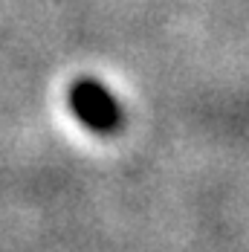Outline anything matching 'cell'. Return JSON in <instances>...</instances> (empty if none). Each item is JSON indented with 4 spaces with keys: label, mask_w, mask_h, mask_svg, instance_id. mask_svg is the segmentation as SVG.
Listing matches in <instances>:
<instances>
[{
    "label": "cell",
    "mask_w": 249,
    "mask_h": 252,
    "mask_svg": "<svg viewBox=\"0 0 249 252\" xmlns=\"http://www.w3.org/2000/svg\"><path fill=\"white\" fill-rule=\"evenodd\" d=\"M67 104L75 119L99 136H110L124 125V110L119 99L93 76H78L70 84Z\"/></svg>",
    "instance_id": "obj_1"
}]
</instances>
